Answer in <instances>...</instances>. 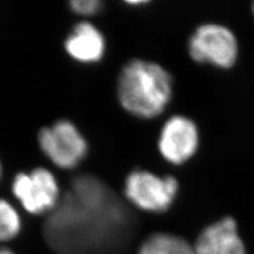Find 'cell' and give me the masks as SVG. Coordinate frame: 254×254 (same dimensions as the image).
Segmentation results:
<instances>
[{"label": "cell", "instance_id": "cell-12", "mask_svg": "<svg viewBox=\"0 0 254 254\" xmlns=\"http://www.w3.org/2000/svg\"><path fill=\"white\" fill-rule=\"evenodd\" d=\"M70 6L81 15H94L101 10L102 2L99 0H74L70 2Z\"/></svg>", "mask_w": 254, "mask_h": 254}, {"label": "cell", "instance_id": "cell-7", "mask_svg": "<svg viewBox=\"0 0 254 254\" xmlns=\"http://www.w3.org/2000/svg\"><path fill=\"white\" fill-rule=\"evenodd\" d=\"M197 146L198 131L193 121L177 116L165 123L159 139V149L169 162H186L195 154Z\"/></svg>", "mask_w": 254, "mask_h": 254}, {"label": "cell", "instance_id": "cell-4", "mask_svg": "<svg viewBox=\"0 0 254 254\" xmlns=\"http://www.w3.org/2000/svg\"><path fill=\"white\" fill-rule=\"evenodd\" d=\"M45 155L62 169H72L85 158L87 142L69 121L63 120L45 127L38 134Z\"/></svg>", "mask_w": 254, "mask_h": 254}, {"label": "cell", "instance_id": "cell-11", "mask_svg": "<svg viewBox=\"0 0 254 254\" xmlns=\"http://www.w3.org/2000/svg\"><path fill=\"white\" fill-rule=\"evenodd\" d=\"M21 221L19 214L13 206L0 199V242L10 241L20 231Z\"/></svg>", "mask_w": 254, "mask_h": 254}, {"label": "cell", "instance_id": "cell-8", "mask_svg": "<svg viewBox=\"0 0 254 254\" xmlns=\"http://www.w3.org/2000/svg\"><path fill=\"white\" fill-rule=\"evenodd\" d=\"M194 249L196 254H246L236 222L229 216L204 228Z\"/></svg>", "mask_w": 254, "mask_h": 254}, {"label": "cell", "instance_id": "cell-6", "mask_svg": "<svg viewBox=\"0 0 254 254\" xmlns=\"http://www.w3.org/2000/svg\"><path fill=\"white\" fill-rule=\"evenodd\" d=\"M12 190L23 209L31 214L53 211L61 199L55 177L42 168L30 174H18L14 178Z\"/></svg>", "mask_w": 254, "mask_h": 254}, {"label": "cell", "instance_id": "cell-1", "mask_svg": "<svg viewBox=\"0 0 254 254\" xmlns=\"http://www.w3.org/2000/svg\"><path fill=\"white\" fill-rule=\"evenodd\" d=\"M137 219L115 190L91 175L76 177L44 226L58 254H122Z\"/></svg>", "mask_w": 254, "mask_h": 254}, {"label": "cell", "instance_id": "cell-9", "mask_svg": "<svg viewBox=\"0 0 254 254\" xmlns=\"http://www.w3.org/2000/svg\"><path fill=\"white\" fill-rule=\"evenodd\" d=\"M67 52L82 63H94L102 59L105 41L101 32L90 22L76 25L65 43Z\"/></svg>", "mask_w": 254, "mask_h": 254}, {"label": "cell", "instance_id": "cell-5", "mask_svg": "<svg viewBox=\"0 0 254 254\" xmlns=\"http://www.w3.org/2000/svg\"><path fill=\"white\" fill-rule=\"evenodd\" d=\"M189 51L198 63L229 68L236 61L237 43L232 32L226 27L203 25L190 38Z\"/></svg>", "mask_w": 254, "mask_h": 254}, {"label": "cell", "instance_id": "cell-13", "mask_svg": "<svg viewBox=\"0 0 254 254\" xmlns=\"http://www.w3.org/2000/svg\"><path fill=\"white\" fill-rule=\"evenodd\" d=\"M0 254H15L14 252H12L9 249H5V248H0Z\"/></svg>", "mask_w": 254, "mask_h": 254}, {"label": "cell", "instance_id": "cell-3", "mask_svg": "<svg viewBox=\"0 0 254 254\" xmlns=\"http://www.w3.org/2000/svg\"><path fill=\"white\" fill-rule=\"evenodd\" d=\"M125 197L140 210L163 213L170 209L178 192V182L172 176L159 177L146 171H134L125 181Z\"/></svg>", "mask_w": 254, "mask_h": 254}, {"label": "cell", "instance_id": "cell-14", "mask_svg": "<svg viewBox=\"0 0 254 254\" xmlns=\"http://www.w3.org/2000/svg\"><path fill=\"white\" fill-rule=\"evenodd\" d=\"M0 176H1V165H0Z\"/></svg>", "mask_w": 254, "mask_h": 254}, {"label": "cell", "instance_id": "cell-15", "mask_svg": "<svg viewBox=\"0 0 254 254\" xmlns=\"http://www.w3.org/2000/svg\"><path fill=\"white\" fill-rule=\"evenodd\" d=\"M253 12H254V4H253Z\"/></svg>", "mask_w": 254, "mask_h": 254}, {"label": "cell", "instance_id": "cell-10", "mask_svg": "<svg viewBox=\"0 0 254 254\" xmlns=\"http://www.w3.org/2000/svg\"><path fill=\"white\" fill-rule=\"evenodd\" d=\"M138 254H196V251L184 238L160 232L147 237Z\"/></svg>", "mask_w": 254, "mask_h": 254}, {"label": "cell", "instance_id": "cell-2", "mask_svg": "<svg viewBox=\"0 0 254 254\" xmlns=\"http://www.w3.org/2000/svg\"><path fill=\"white\" fill-rule=\"evenodd\" d=\"M172 95V77L155 63L133 60L123 67L118 97L131 115L150 119L160 115Z\"/></svg>", "mask_w": 254, "mask_h": 254}]
</instances>
